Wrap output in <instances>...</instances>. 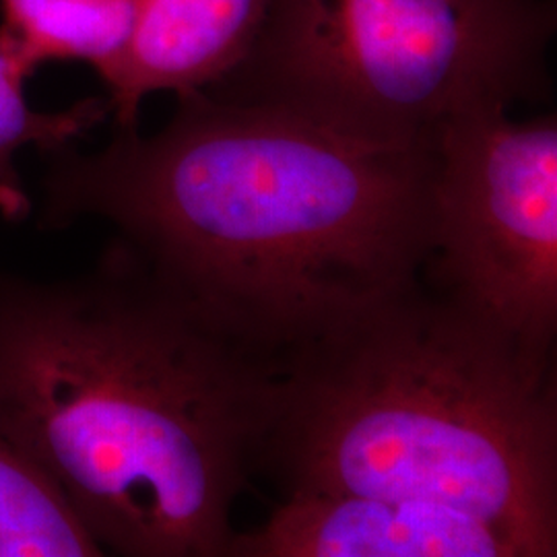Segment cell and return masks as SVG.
<instances>
[{"label":"cell","instance_id":"3","mask_svg":"<svg viewBox=\"0 0 557 557\" xmlns=\"http://www.w3.org/2000/svg\"><path fill=\"white\" fill-rule=\"evenodd\" d=\"M252 475L453 508L557 556V379L423 278L278 358Z\"/></svg>","mask_w":557,"mask_h":557},{"label":"cell","instance_id":"5","mask_svg":"<svg viewBox=\"0 0 557 557\" xmlns=\"http://www.w3.org/2000/svg\"><path fill=\"white\" fill-rule=\"evenodd\" d=\"M434 149L423 283L524 358L556 366V116L475 108L446 122Z\"/></svg>","mask_w":557,"mask_h":557},{"label":"cell","instance_id":"7","mask_svg":"<svg viewBox=\"0 0 557 557\" xmlns=\"http://www.w3.org/2000/svg\"><path fill=\"white\" fill-rule=\"evenodd\" d=\"M271 0H143L119 59L100 77L116 126L139 124L140 103L225 79L259 36Z\"/></svg>","mask_w":557,"mask_h":557},{"label":"cell","instance_id":"1","mask_svg":"<svg viewBox=\"0 0 557 557\" xmlns=\"http://www.w3.org/2000/svg\"><path fill=\"white\" fill-rule=\"evenodd\" d=\"M40 225L101 220L211 331L275 363L413 287L432 252L436 149L292 110L178 96L153 135L44 151Z\"/></svg>","mask_w":557,"mask_h":557},{"label":"cell","instance_id":"8","mask_svg":"<svg viewBox=\"0 0 557 557\" xmlns=\"http://www.w3.org/2000/svg\"><path fill=\"white\" fill-rule=\"evenodd\" d=\"M143 0H0V50L27 79L50 60H85L98 75L119 59Z\"/></svg>","mask_w":557,"mask_h":557},{"label":"cell","instance_id":"10","mask_svg":"<svg viewBox=\"0 0 557 557\" xmlns=\"http://www.w3.org/2000/svg\"><path fill=\"white\" fill-rule=\"evenodd\" d=\"M23 77L0 50V215L25 220L32 199L17 168L25 147L41 153L59 149L83 137L110 114L106 98H89L60 112H41L29 106L23 94Z\"/></svg>","mask_w":557,"mask_h":557},{"label":"cell","instance_id":"2","mask_svg":"<svg viewBox=\"0 0 557 557\" xmlns=\"http://www.w3.org/2000/svg\"><path fill=\"white\" fill-rule=\"evenodd\" d=\"M271 366L116 238L73 277L0 275V434L103 556L227 557Z\"/></svg>","mask_w":557,"mask_h":557},{"label":"cell","instance_id":"9","mask_svg":"<svg viewBox=\"0 0 557 557\" xmlns=\"http://www.w3.org/2000/svg\"><path fill=\"white\" fill-rule=\"evenodd\" d=\"M103 556L40 469L0 434V557Z\"/></svg>","mask_w":557,"mask_h":557},{"label":"cell","instance_id":"6","mask_svg":"<svg viewBox=\"0 0 557 557\" xmlns=\"http://www.w3.org/2000/svg\"><path fill=\"white\" fill-rule=\"evenodd\" d=\"M227 557H520L492 524L413 499L306 494L281 499Z\"/></svg>","mask_w":557,"mask_h":557},{"label":"cell","instance_id":"4","mask_svg":"<svg viewBox=\"0 0 557 557\" xmlns=\"http://www.w3.org/2000/svg\"><path fill=\"white\" fill-rule=\"evenodd\" d=\"M554 32L545 0H271L246 59L209 91L428 147L462 112L545 96Z\"/></svg>","mask_w":557,"mask_h":557}]
</instances>
